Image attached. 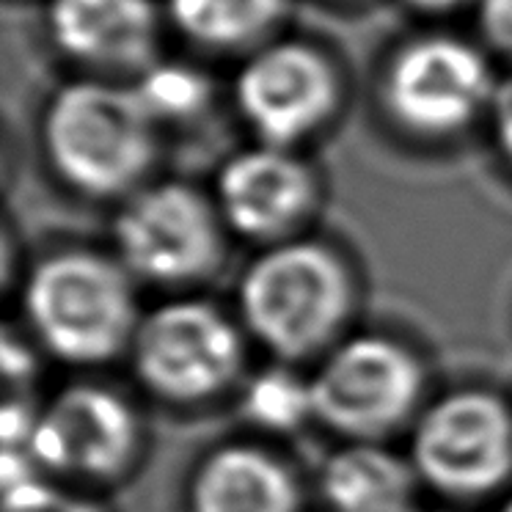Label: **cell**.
I'll return each instance as SVG.
<instances>
[{"mask_svg": "<svg viewBox=\"0 0 512 512\" xmlns=\"http://www.w3.org/2000/svg\"><path fill=\"white\" fill-rule=\"evenodd\" d=\"M240 323L284 364L325 356L356 309V281L345 256L320 240L268 245L237 287Z\"/></svg>", "mask_w": 512, "mask_h": 512, "instance_id": "cell-1", "label": "cell"}, {"mask_svg": "<svg viewBox=\"0 0 512 512\" xmlns=\"http://www.w3.org/2000/svg\"><path fill=\"white\" fill-rule=\"evenodd\" d=\"M23 309L39 345L78 367H97L130 350L144 317L127 268L91 248L39 259L25 279Z\"/></svg>", "mask_w": 512, "mask_h": 512, "instance_id": "cell-2", "label": "cell"}, {"mask_svg": "<svg viewBox=\"0 0 512 512\" xmlns=\"http://www.w3.org/2000/svg\"><path fill=\"white\" fill-rule=\"evenodd\" d=\"M155 119L135 89L75 80L50 100L42 144L61 182L91 199L138 190L157 155Z\"/></svg>", "mask_w": 512, "mask_h": 512, "instance_id": "cell-3", "label": "cell"}, {"mask_svg": "<svg viewBox=\"0 0 512 512\" xmlns=\"http://www.w3.org/2000/svg\"><path fill=\"white\" fill-rule=\"evenodd\" d=\"M309 383L317 422L350 441H380L419 411L424 367L397 339L361 334L331 347Z\"/></svg>", "mask_w": 512, "mask_h": 512, "instance_id": "cell-4", "label": "cell"}, {"mask_svg": "<svg viewBox=\"0 0 512 512\" xmlns=\"http://www.w3.org/2000/svg\"><path fill=\"white\" fill-rule=\"evenodd\" d=\"M130 358L135 378L157 400L201 405L240 378L245 339L218 306L179 298L141 317Z\"/></svg>", "mask_w": 512, "mask_h": 512, "instance_id": "cell-5", "label": "cell"}, {"mask_svg": "<svg viewBox=\"0 0 512 512\" xmlns=\"http://www.w3.org/2000/svg\"><path fill=\"white\" fill-rule=\"evenodd\" d=\"M218 204L188 182H157L124 199L113 218L116 259L133 279L185 287L212 276L223 262Z\"/></svg>", "mask_w": 512, "mask_h": 512, "instance_id": "cell-6", "label": "cell"}, {"mask_svg": "<svg viewBox=\"0 0 512 512\" xmlns=\"http://www.w3.org/2000/svg\"><path fill=\"white\" fill-rule=\"evenodd\" d=\"M416 477L452 499H479L512 477V411L485 389L449 391L413 424Z\"/></svg>", "mask_w": 512, "mask_h": 512, "instance_id": "cell-7", "label": "cell"}, {"mask_svg": "<svg viewBox=\"0 0 512 512\" xmlns=\"http://www.w3.org/2000/svg\"><path fill=\"white\" fill-rule=\"evenodd\" d=\"M496 86L477 47L457 36L430 34L391 56L383 105L402 130L419 138H449L490 108Z\"/></svg>", "mask_w": 512, "mask_h": 512, "instance_id": "cell-8", "label": "cell"}, {"mask_svg": "<svg viewBox=\"0 0 512 512\" xmlns=\"http://www.w3.org/2000/svg\"><path fill=\"white\" fill-rule=\"evenodd\" d=\"M25 452L47 474L113 482L141 452V422L119 391L80 380L36 413Z\"/></svg>", "mask_w": 512, "mask_h": 512, "instance_id": "cell-9", "label": "cell"}, {"mask_svg": "<svg viewBox=\"0 0 512 512\" xmlns=\"http://www.w3.org/2000/svg\"><path fill=\"white\" fill-rule=\"evenodd\" d=\"M342 80L334 61L309 42H273L245 61L234 102L245 124L268 146L292 149L339 108Z\"/></svg>", "mask_w": 512, "mask_h": 512, "instance_id": "cell-10", "label": "cell"}, {"mask_svg": "<svg viewBox=\"0 0 512 512\" xmlns=\"http://www.w3.org/2000/svg\"><path fill=\"white\" fill-rule=\"evenodd\" d=\"M215 204L226 229L276 245L292 240L312 218L317 179L292 149L259 144L226 160L215 182Z\"/></svg>", "mask_w": 512, "mask_h": 512, "instance_id": "cell-11", "label": "cell"}, {"mask_svg": "<svg viewBox=\"0 0 512 512\" xmlns=\"http://www.w3.org/2000/svg\"><path fill=\"white\" fill-rule=\"evenodd\" d=\"M47 25L61 53L83 67L144 72L155 64L160 17L152 0H53Z\"/></svg>", "mask_w": 512, "mask_h": 512, "instance_id": "cell-12", "label": "cell"}, {"mask_svg": "<svg viewBox=\"0 0 512 512\" xmlns=\"http://www.w3.org/2000/svg\"><path fill=\"white\" fill-rule=\"evenodd\" d=\"M188 504L190 512H301V485L265 446L223 444L201 457Z\"/></svg>", "mask_w": 512, "mask_h": 512, "instance_id": "cell-13", "label": "cell"}, {"mask_svg": "<svg viewBox=\"0 0 512 512\" xmlns=\"http://www.w3.org/2000/svg\"><path fill=\"white\" fill-rule=\"evenodd\" d=\"M416 485L411 460L380 441H350L320 468V496L331 512H413Z\"/></svg>", "mask_w": 512, "mask_h": 512, "instance_id": "cell-14", "label": "cell"}, {"mask_svg": "<svg viewBox=\"0 0 512 512\" xmlns=\"http://www.w3.org/2000/svg\"><path fill=\"white\" fill-rule=\"evenodd\" d=\"M168 17L193 45L245 50L284 20L287 0H166Z\"/></svg>", "mask_w": 512, "mask_h": 512, "instance_id": "cell-15", "label": "cell"}, {"mask_svg": "<svg viewBox=\"0 0 512 512\" xmlns=\"http://www.w3.org/2000/svg\"><path fill=\"white\" fill-rule=\"evenodd\" d=\"M133 89L155 122H188L212 102V80L201 69L177 61H155Z\"/></svg>", "mask_w": 512, "mask_h": 512, "instance_id": "cell-16", "label": "cell"}, {"mask_svg": "<svg viewBox=\"0 0 512 512\" xmlns=\"http://www.w3.org/2000/svg\"><path fill=\"white\" fill-rule=\"evenodd\" d=\"M243 413L248 422L273 433H292L314 419L312 383L290 369H268L248 380L243 394Z\"/></svg>", "mask_w": 512, "mask_h": 512, "instance_id": "cell-17", "label": "cell"}, {"mask_svg": "<svg viewBox=\"0 0 512 512\" xmlns=\"http://www.w3.org/2000/svg\"><path fill=\"white\" fill-rule=\"evenodd\" d=\"M3 512H105L97 501L75 496L28 471L3 482Z\"/></svg>", "mask_w": 512, "mask_h": 512, "instance_id": "cell-18", "label": "cell"}, {"mask_svg": "<svg viewBox=\"0 0 512 512\" xmlns=\"http://www.w3.org/2000/svg\"><path fill=\"white\" fill-rule=\"evenodd\" d=\"M477 23L485 45L512 61V0H477Z\"/></svg>", "mask_w": 512, "mask_h": 512, "instance_id": "cell-19", "label": "cell"}, {"mask_svg": "<svg viewBox=\"0 0 512 512\" xmlns=\"http://www.w3.org/2000/svg\"><path fill=\"white\" fill-rule=\"evenodd\" d=\"M490 119H493V135L499 144L501 155L512 166V75L501 80L490 102Z\"/></svg>", "mask_w": 512, "mask_h": 512, "instance_id": "cell-20", "label": "cell"}, {"mask_svg": "<svg viewBox=\"0 0 512 512\" xmlns=\"http://www.w3.org/2000/svg\"><path fill=\"white\" fill-rule=\"evenodd\" d=\"M3 369H6V375H9V378H17V380H25V375L34 369L31 356L25 353L23 345H17V342H14V336H6V339H3Z\"/></svg>", "mask_w": 512, "mask_h": 512, "instance_id": "cell-21", "label": "cell"}, {"mask_svg": "<svg viewBox=\"0 0 512 512\" xmlns=\"http://www.w3.org/2000/svg\"><path fill=\"white\" fill-rule=\"evenodd\" d=\"M411 9L424 14H446V12H455L460 6H466L471 0H405Z\"/></svg>", "mask_w": 512, "mask_h": 512, "instance_id": "cell-22", "label": "cell"}, {"mask_svg": "<svg viewBox=\"0 0 512 512\" xmlns=\"http://www.w3.org/2000/svg\"><path fill=\"white\" fill-rule=\"evenodd\" d=\"M499 512H512V496L507 501H504V504H501V510Z\"/></svg>", "mask_w": 512, "mask_h": 512, "instance_id": "cell-23", "label": "cell"}]
</instances>
